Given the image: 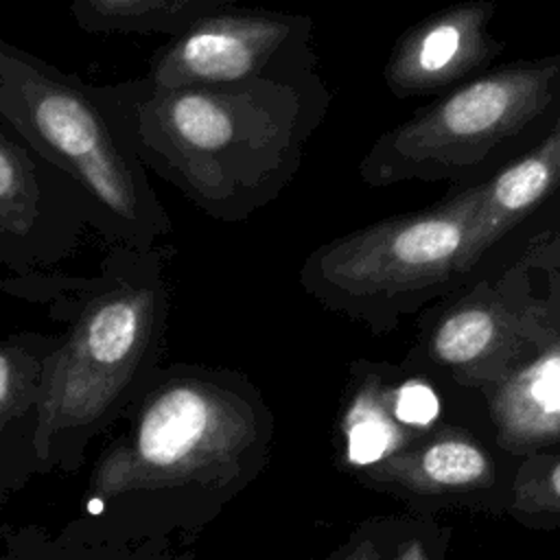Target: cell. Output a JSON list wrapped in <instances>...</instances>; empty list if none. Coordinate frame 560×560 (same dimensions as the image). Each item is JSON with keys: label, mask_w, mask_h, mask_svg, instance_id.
I'll return each instance as SVG.
<instances>
[{"label": "cell", "mask_w": 560, "mask_h": 560, "mask_svg": "<svg viewBox=\"0 0 560 560\" xmlns=\"http://www.w3.org/2000/svg\"><path fill=\"white\" fill-rule=\"evenodd\" d=\"M370 481L416 497H455L497 481L490 451L462 429H442L365 468Z\"/></svg>", "instance_id": "7c38bea8"}, {"label": "cell", "mask_w": 560, "mask_h": 560, "mask_svg": "<svg viewBox=\"0 0 560 560\" xmlns=\"http://www.w3.org/2000/svg\"><path fill=\"white\" fill-rule=\"evenodd\" d=\"M59 337L42 332H15L0 339V431L33 411L44 368Z\"/></svg>", "instance_id": "9a60e30c"}, {"label": "cell", "mask_w": 560, "mask_h": 560, "mask_svg": "<svg viewBox=\"0 0 560 560\" xmlns=\"http://www.w3.org/2000/svg\"><path fill=\"white\" fill-rule=\"evenodd\" d=\"M494 11L490 0H466L413 24L387 57V90L396 98H413L464 83L505 46L492 33Z\"/></svg>", "instance_id": "8fae6325"}, {"label": "cell", "mask_w": 560, "mask_h": 560, "mask_svg": "<svg viewBox=\"0 0 560 560\" xmlns=\"http://www.w3.org/2000/svg\"><path fill=\"white\" fill-rule=\"evenodd\" d=\"M560 122L527 153L479 184L470 280L499 276L503 254L525 258L560 232Z\"/></svg>", "instance_id": "30bf717a"}, {"label": "cell", "mask_w": 560, "mask_h": 560, "mask_svg": "<svg viewBox=\"0 0 560 560\" xmlns=\"http://www.w3.org/2000/svg\"><path fill=\"white\" fill-rule=\"evenodd\" d=\"M532 269L545 271V293L542 300L547 304L549 317L560 332V232L538 249L525 256Z\"/></svg>", "instance_id": "d6986e66"}, {"label": "cell", "mask_w": 560, "mask_h": 560, "mask_svg": "<svg viewBox=\"0 0 560 560\" xmlns=\"http://www.w3.org/2000/svg\"><path fill=\"white\" fill-rule=\"evenodd\" d=\"M508 512L527 525L560 523V453L523 459L512 479Z\"/></svg>", "instance_id": "2e32d148"}, {"label": "cell", "mask_w": 560, "mask_h": 560, "mask_svg": "<svg viewBox=\"0 0 560 560\" xmlns=\"http://www.w3.org/2000/svg\"><path fill=\"white\" fill-rule=\"evenodd\" d=\"M560 341L523 258L446 295L424 330V352L453 381L497 389Z\"/></svg>", "instance_id": "52a82bcc"}, {"label": "cell", "mask_w": 560, "mask_h": 560, "mask_svg": "<svg viewBox=\"0 0 560 560\" xmlns=\"http://www.w3.org/2000/svg\"><path fill=\"white\" fill-rule=\"evenodd\" d=\"M236 2L241 0H72L70 13L81 31L94 35L175 37Z\"/></svg>", "instance_id": "4fadbf2b"}, {"label": "cell", "mask_w": 560, "mask_h": 560, "mask_svg": "<svg viewBox=\"0 0 560 560\" xmlns=\"http://www.w3.org/2000/svg\"><path fill=\"white\" fill-rule=\"evenodd\" d=\"M357 385L359 387L346 407L341 429L346 440V459L365 470L407 444L396 438V427L389 420L392 389L385 387L387 383L381 370L368 365Z\"/></svg>", "instance_id": "5bb4252c"}, {"label": "cell", "mask_w": 560, "mask_h": 560, "mask_svg": "<svg viewBox=\"0 0 560 560\" xmlns=\"http://www.w3.org/2000/svg\"><path fill=\"white\" fill-rule=\"evenodd\" d=\"M560 122V52L521 59L433 98L383 131L359 175L368 186L402 182L462 184L492 177L534 149Z\"/></svg>", "instance_id": "5b68a950"}, {"label": "cell", "mask_w": 560, "mask_h": 560, "mask_svg": "<svg viewBox=\"0 0 560 560\" xmlns=\"http://www.w3.org/2000/svg\"><path fill=\"white\" fill-rule=\"evenodd\" d=\"M317 61L313 20L302 13L228 7L168 39L144 79L160 90L223 85Z\"/></svg>", "instance_id": "ba28073f"}, {"label": "cell", "mask_w": 560, "mask_h": 560, "mask_svg": "<svg viewBox=\"0 0 560 560\" xmlns=\"http://www.w3.org/2000/svg\"><path fill=\"white\" fill-rule=\"evenodd\" d=\"M0 120L81 190L92 232L112 245L147 252L173 232L149 168L96 88L2 37Z\"/></svg>", "instance_id": "277c9868"}, {"label": "cell", "mask_w": 560, "mask_h": 560, "mask_svg": "<svg viewBox=\"0 0 560 560\" xmlns=\"http://www.w3.org/2000/svg\"><path fill=\"white\" fill-rule=\"evenodd\" d=\"M477 206L479 184L341 234L304 258L300 284L326 308L387 332L468 284Z\"/></svg>", "instance_id": "8992f818"}, {"label": "cell", "mask_w": 560, "mask_h": 560, "mask_svg": "<svg viewBox=\"0 0 560 560\" xmlns=\"http://www.w3.org/2000/svg\"><path fill=\"white\" fill-rule=\"evenodd\" d=\"M269 438V413L241 374L206 365L155 368L129 429L92 468L90 514L179 494L221 503L256 475Z\"/></svg>", "instance_id": "3957f363"}, {"label": "cell", "mask_w": 560, "mask_h": 560, "mask_svg": "<svg viewBox=\"0 0 560 560\" xmlns=\"http://www.w3.org/2000/svg\"><path fill=\"white\" fill-rule=\"evenodd\" d=\"M0 289L68 324L46 361L31 431L42 464L68 466L158 368L171 308L166 249L112 245L92 276L11 273Z\"/></svg>", "instance_id": "7a4b0ae2"}, {"label": "cell", "mask_w": 560, "mask_h": 560, "mask_svg": "<svg viewBox=\"0 0 560 560\" xmlns=\"http://www.w3.org/2000/svg\"><path fill=\"white\" fill-rule=\"evenodd\" d=\"M396 523H370L361 527L332 560H389Z\"/></svg>", "instance_id": "ac0fdd59"}, {"label": "cell", "mask_w": 560, "mask_h": 560, "mask_svg": "<svg viewBox=\"0 0 560 560\" xmlns=\"http://www.w3.org/2000/svg\"><path fill=\"white\" fill-rule=\"evenodd\" d=\"M92 212L81 190L0 120V265L52 271L83 243Z\"/></svg>", "instance_id": "9c48e42d"}, {"label": "cell", "mask_w": 560, "mask_h": 560, "mask_svg": "<svg viewBox=\"0 0 560 560\" xmlns=\"http://www.w3.org/2000/svg\"><path fill=\"white\" fill-rule=\"evenodd\" d=\"M448 532L435 523H398L389 560H444Z\"/></svg>", "instance_id": "e0dca14e"}, {"label": "cell", "mask_w": 560, "mask_h": 560, "mask_svg": "<svg viewBox=\"0 0 560 560\" xmlns=\"http://www.w3.org/2000/svg\"><path fill=\"white\" fill-rule=\"evenodd\" d=\"M94 88L140 162L225 223L278 199L330 105L317 61L223 85L160 90L136 77Z\"/></svg>", "instance_id": "6da1fadb"}]
</instances>
